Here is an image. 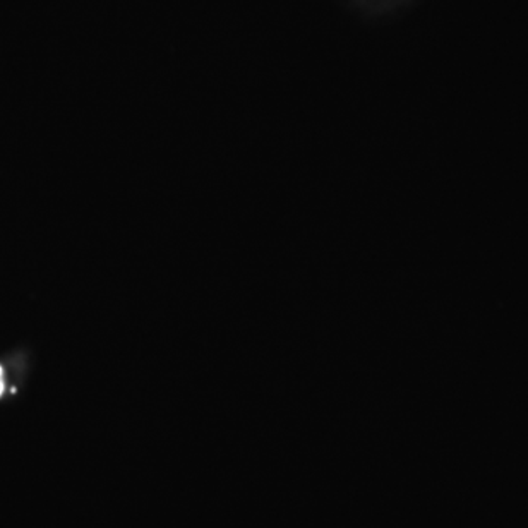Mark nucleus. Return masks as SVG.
<instances>
[{
	"label": "nucleus",
	"instance_id": "1",
	"mask_svg": "<svg viewBox=\"0 0 528 528\" xmlns=\"http://www.w3.org/2000/svg\"><path fill=\"white\" fill-rule=\"evenodd\" d=\"M4 392V373H2V369H0V395Z\"/></svg>",
	"mask_w": 528,
	"mask_h": 528
}]
</instances>
